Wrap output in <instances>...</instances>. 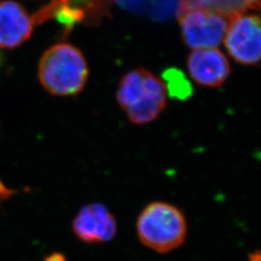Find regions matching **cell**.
I'll use <instances>...</instances> for the list:
<instances>
[{
	"mask_svg": "<svg viewBox=\"0 0 261 261\" xmlns=\"http://www.w3.org/2000/svg\"><path fill=\"white\" fill-rule=\"evenodd\" d=\"M88 75L84 54L69 43H59L47 48L38 66L40 83L55 96L77 95L84 90Z\"/></svg>",
	"mask_w": 261,
	"mask_h": 261,
	"instance_id": "6da1fadb",
	"label": "cell"
},
{
	"mask_svg": "<svg viewBox=\"0 0 261 261\" xmlns=\"http://www.w3.org/2000/svg\"><path fill=\"white\" fill-rule=\"evenodd\" d=\"M116 100L132 123L153 122L167 106V88L161 79L144 68L130 70L122 76Z\"/></svg>",
	"mask_w": 261,
	"mask_h": 261,
	"instance_id": "7a4b0ae2",
	"label": "cell"
},
{
	"mask_svg": "<svg viewBox=\"0 0 261 261\" xmlns=\"http://www.w3.org/2000/svg\"><path fill=\"white\" fill-rule=\"evenodd\" d=\"M140 242L157 252L177 249L186 239L187 221L176 206L164 201L151 202L138 218Z\"/></svg>",
	"mask_w": 261,
	"mask_h": 261,
	"instance_id": "3957f363",
	"label": "cell"
},
{
	"mask_svg": "<svg viewBox=\"0 0 261 261\" xmlns=\"http://www.w3.org/2000/svg\"><path fill=\"white\" fill-rule=\"evenodd\" d=\"M229 16L216 10L180 5L178 20L187 47L210 48L224 41Z\"/></svg>",
	"mask_w": 261,
	"mask_h": 261,
	"instance_id": "277c9868",
	"label": "cell"
},
{
	"mask_svg": "<svg viewBox=\"0 0 261 261\" xmlns=\"http://www.w3.org/2000/svg\"><path fill=\"white\" fill-rule=\"evenodd\" d=\"M112 0H51L33 16L34 24L56 19L66 35L75 25H99L111 15Z\"/></svg>",
	"mask_w": 261,
	"mask_h": 261,
	"instance_id": "5b68a950",
	"label": "cell"
},
{
	"mask_svg": "<svg viewBox=\"0 0 261 261\" xmlns=\"http://www.w3.org/2000/svg\"><path fill=\"white\" fill-rule=\"evenodd\" d=\"M228 55L242 65H256L260 61V18L246 12L229 16L224 38Z\"/></svg>",
	"mask_w": 261,
	"mask_h": 261,
	"instance_id": "8992f818",
	"label": "cell"
},
{
	"mask_svg": "<svg viewBox=\"0 0 261 261\" xmlns=\"http://www.w3.org/2000/svg\"><path fill=\"white\" fill-rule=\"evenodd\" d=\"M116 230L114 216L101 203L84 206L73 222L75 236L86 244L109 242L115 236Z\"/></svg>",
	"mask_w": 261,
	"mask_h": 261,
	"instance_id": "52a82bcc",
	"label": "cell"
},
{
	"mask_svg": "<svg viewBox=\"0 0 261 261\" xmlns=\"http://www.w3.org/2000/svg\"><path fill=\"white\" fill-rule=\"evenodd\" d=\"M188 72L196 84L205 87H220L231 73L224 54L215 47L194 49L187 59Z\"/></svg>",
	"mask_w": 261,
	"mask_h": 261,
	"instance_id": "ba28073f",
	"label": "cell"
},
{
	"mask_svg": "<svg viewBox=\"0 0 261 261\" xmlns=\"http://www.w3.org/2000/svg\"><path fill=\"white\" fill-rule=\"evenodd\" d=\"M33 27L32 17L18 2L0 1V47H19L31 36Z\"/></svg>",
	"mask_w": 261,
	"mask_h": 261,
	"instance_id": "9c48e42d",
	"label": "cell"
},
{
	"mask_svg": "<svg viewBox=\"0 0 261 261\" xmlns=\"http://www.w3.org/2000/svg\"><path fill=\"white\" fill-rule=\"evenodd\" d=\"M14 194V191L9 190L0 180V201L9 198Z\"/></svg>",
	"mask_w": 261,
	"mask_h": 261,
	"instance_id": "30bf717a",
	"label": "cell"
},
{
	"mask_svg": "<svg viewBox=\"0 0 261 261\" xmlns=\"http://www.w3.org/2000/svg\"><path fill=\"white\" fill-rule=\"evenodd\" d=\"M45 261H67V259L62 253L55 252V253L47 255V257L45 258Z\"/></svg>",
	"mask_w": 261,
	"mask_h": 261,
	"instance_id": "8fae6325",
	"label": "cell"
},
{
	"mask_svg": "<svg viewBox=\"0 0 261 261\" xmlns=\"http://www.w3.org/2000/svg\"><path fill=\"white\" fill-rule=\"evenodd\" d=\"M249 261H260V252L256 251L250 253Z\"/></svg>",
	"mask_w": 261,
	"mask_h": 261,
	"instance_id": "7c38bea8",
	"label": "cell"
}]
</instances>
